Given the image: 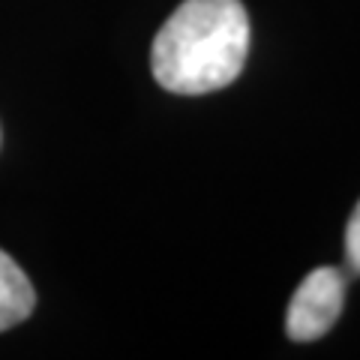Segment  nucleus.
<instances>
[{
	"instance_id": "1",
	"label": "nucleus",
	"mask_w": 360,
	"mask_h": 360,
	"mask_svg": "<svg viewBox=\"0 0 360 360\" xmlns=\"http://www.w3.org/2000/svg\"><path fill=\"white\" fill-rule=\"evenodd\" d=\"M250 54V15L240 0H184L153 39L150 66L165 90L201 96L229 87Z\"/></svg>"
},
{
	"instance_id": "2",
	"label": "nucleus",
	"mask_w": 360,
	"mask_h": 360,
	"mask_svg": "<svg viewBox=\"0 0 360 360\" xmlns=\"http://www.w3.org/2000/svg\"><path fill=\"white\" fill-rule=\"evenodd\" d=\"M345 276L340 267H319L303 279L285 312V333L295 342H312L328 333L342 312Z\"/></svg>"
},
{
	"instance_id": "3",
	"label": "nucleus",
	"mask_w": 360,
	"mask_h": 360,
	"mask_svg": "<svg viewBox=\"0 0 360 360\" xmlns=\"http://www.w3.org/2000/svg\"><path fill=\"white\" fill-rule=\"evenodd\" d=\"M37 307V291L13 258L0 250V330L21 324Z\"/></svg>"
},
{
	"instance_id": "4",
	"label": "nucleus",
	"mask_w": 360,
	"mask_h": 360,
	"mask_svg": "<svg viewBox=\"0 0 360 360\" xmlns=\"http://www.w3.org/2000/svg\"><path fill=\"white\" fill-rule=\"evenodd\" d=\"M345 264L352 274H360V201L345 229Z\"/></svg>"
}]
</instances>
